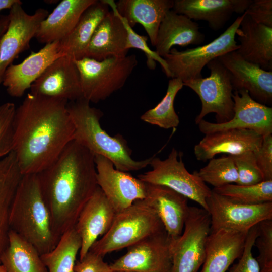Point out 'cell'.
Segmentation results:
<instances>
[{"label": "cell", "instance_id": "42", "mask_svg": "<svg viewBox=\"0 0 272 272\" xmlns=\"http://www.w3.org/2000/svg\"><path fill=\"white\" fill-rule=\"evenodd\" d=\"M245 12L255 22L272 27L271 0H252Z\"/></svg>", "mask_w": 272, "mask_h": 272}, {"label": "cell", "instance_id": "11", "mask_svg": "<svg viewBox=\"0 0 272 272\" xmlns=\"http://www.w3.org/2000/svg\"><path fill=\"white\" fill-rule=\"evenodd\" d=\"M207 203L211 231L222 229L248 231L260 222L272 219V202L243 204L212 190Z\"/></svg>", "mask_w": 272, "mask_h": 272}, {"label": "cell", "instance_id": "24", "mask_svg": "<svg viewBox=\"0 0 272 272\" xmlns=\"http://www.w3.org/2000/svg\"><path fill=\"white\" fill-rule=\"evenodd\" d=\"M252 0H175L172 10L191 20L206 21L214 31L224 27L234 13L246 11Z\"/></svg>", "mask_w": 272, "mask_h": 272}, {"label": "cell", "instance_id": "45", "mask_svg": "<svg viewBox=\"0 0 272 272\" xmlns=\"http://www.w3.org/2000/svg\"><path fill=\"white\" fill-rule=\"evenodd\" d=\"M22 3L19 0H0V12L4 9H11L15 4Z\"/></svg>", "mask_w": 272, "mask_h": 272}, {"label": "cell", "instance_id": "19", "mask_svg": "<svg viewBox=\"0 0 272 272\" xmlns=\"http://www.w3.org/2000/svg\"><path fill=\"white\" fill-rule=\"evenodd\" d=\"M116 214L98 186L82 210L74 227L81 240L79 260L85 256L98 237L109 230Z\"/></svg>", "mask_w": 272, "mask_h": 272}, {"label": "cell", "instance_id": "27", "mask_svg": "<svg viewBox=\"0 0 272 272\" xmlns=\"http://www.w3.org/2000/svg\"><path fill=\"white\" fill-rule=\"evenodd\" d=\"M96 0H63L40 23L35 37L41 43L61 40L72 31L84 12Z\"/></svg>", "mask_w": 272, "mask_h": 272}, {"label": "cell", "instance_id": "37", "mask_svg": "<svg viewBox=\"0 0 272 272\" xmlns=\"http://www.w3.org/2000/svg\"><path fill=\"white\" fill-rule=\"evenodd\" d=\"M255 153L250 152L231 155L234 161L238 173L236 184L251 185L264 181L262 174L256 163Z\"/></svg>", "mask_w": 272, "mask_h": 272}, {"label": "cell", "instance_id": "44", "mask_svg": "<svg viewBox=\"0 0 272 272\" xmlns=\"http://www.w3.org/2000/svg\"><path fill=\"white\" fill-rule=\"evenodd\" d=\"M9 23V15H0V38L6 32Z\"/></svg>", "mask_w": 272, "mask_h": 272}, {"label": "cell", "instance_id": "39", "mask_svg": "<svg viewBox=\"0 0 272 272\" xmlns=\"http://www.w3.org/2000/svg\"><path fill=\"white\" fill-rule=\"evenodd\" d=\"M258 224L252 227L247 234L243 253L238 262L233 264L228 272H259L260 266L252 250L258 234Z\"/></svg>", "mask_w": 272, "mask_h": 272}, {"label": "cell", "instance_id": "2", "mask_svg": "<svg viewBox=\"0 0 272 272\" xmlns=\"http://www.w3.org/2000/svg\"><path fill=\"white\" fill-rule=\"evenodd\" d=\"M95 155L75 140L37 174L52 229L59 238L73 228L82 210L98 187Z\"/></svg>", "mask_w": 272, "mask_h": 272}, {"label": "cell", "instance_id": "12", "mask_svg": "<svg viewBox=\"0 0 272 272\" xmlns=\"http://www.w3.org/2000/svg\"><path fill=\"white\" fill-rule=\"evenodd\" d=\"M22 3L15 4L10 10L8 28L0 38V83L7 67L23 51L35 36L41 22L48 15L47 10L39 8L32 15L27 14Z\"/></svg>", "mask_w": 272, "mask_h": 272}, {"label": "cell", "instance_id": "18", "mask_svg": "<svg viewBox=\"0 0 272 272\" xmlns=\"http://www.w3.org/2000/svg\"><path fill=\"white\" fill-rule=\"evenodd\" d=\"M231 76L233 90L247 91L261 104H272V71H267L242 58L236 51L218 57Z\"/></svg>", "mask_w": 272, "mask_h": 272}, {"label": "cell", "instance_id": "14", "mask_svg": "<svg viewBox=\"0 0 272 272\" xmlns=\"http://www.w3.org/2000/svg\"><path fill=\"white\" fill-rule=\"evenodd\" d=\"M94 160L98 186L116 213L146 198L147 183L128 172L117 170L110 160L102 156L95 155Z\"/></svg>", "mask_w": 272, "mask_h": 272}, {"label": "cell", "instance_id": "25", "mask_svg": "<svg viewBox=\"0 0 272 272\" xmlns=\"http://www.w3.org/2000/svg\"><path fill=\"white\" fill-rule=\"evenodd\" d=\"M236 35L240 42L237 53L262 69L272 71V27L255 22L245 12Z\"/></svg>", "mask_w": 272, "mask_h": 272}, {"label": "cell", "instance_id": "21", "mask_svg": "<svg viewBox=\"0 0 272 272\" xmlns=\"http://www.w3.org/2000/svg\"><path fill=\"white\" fill-rule=\"evenodd\" d=\"M110 7L96 28L85 57L101 61L110 57L127 55V32L113 0H102Z\"/></svg>", "mask_w": 272, "mask_h": 272}, {"label": "cell", "instance_id": "1", "mask_svg": "<svg viewBox=\"0 0 272 272\" xmlns=\"http://www.w3.org/2000/svg\"><path fill=\"white\" fill-rule=\"evenodd\" d=\"M67 103L29 93L16 108L12 151L23 175L46 168L73 140Z\"/></svg>", "mask_w": 272, "mask_h": 272}, {"label": "cell", "instance_id": "6", "mask_svg": "<svg viewBox=\"0 0 272 272\" xmlns=\"http://www.w3.org/2000/svg\"><path fill=\"white\" fill-rule=\"evenodd\" d=\"M74 62L79 72L83 98L94 103L122 88L138 62L134 54L101 61L84 57Z\"/></svg>", "mask_w": 272, "mask_h": 272}, {"label": "cell", "instance_id": "47", "mask_svg": "<svg viewBox=\"0 0 272 272\" xmlns=\"http://www.w3.org/2000/svg\"><path fill=\"white\" fill-rule=\"evenodd\" d=\"M0 272H7L4 267L0 264Z\"/></svg>", "mask_w": 272, "mask_h": 272}, {"label": "cell", "instance_id": "30", "mask_svg": "<svg viewBox=\"0 0 272 272\" xmlns=\"http://www.w3.org/2000/svg\"><path fill=\"white\" fill-rule=\"evenodd\" d=\"M22 176L13 153L0 159V264L1 257L8 243L10 208Z\"/></svg>", "mask_w": 272, "mask_h": 272}, {"label": "cell", "instance_id": "16", "mask_svg": "<svg viewBox=\"0 0 272 272\" xmlns=\"http://www.w3.org/2000/svg\"><path fill=\"white\" fill-rule=\"evenodd\" d=\"M30 93L68 102L83 98L80 77L74 59L62 56L52 62L31 85Z\"/></svg>", "mask_w": 272, "mask_h": 272}, {"label": "cell", "instance_id": "31", "mask_svg": "<svg viewBox=\"0 0 272 272\" xmlns=\"http://www.w3.org/2000/svg\"><path fill=\"white\" fill-rule=\"evenodd\" d=\"M1 264L7 272H48L35 247L11 230Z\"/></svg>", "mask_w": 272, "mask_h": 272}, {"label": "cell", "instance_id": "26", "mask_svg": "<svg viewBox=\"0 0 272 272\" xmlns=\"http://www.w3.org/2000/svg\"><path fill=\"white\" fill-rule=\"evenodd\" d=\"M205 39V35L199 31L197 23L172 9L161 23L154 47L155 51L163 58L174 46L199 45Z\"/></svg>", "mask_w": 272, "mask_h": 272}, {"label": "cell", "instance_id": "46", "mask_svg": "<svg viewBox=\"0 0 272 272\" xmlns=\"http://www.w3.org/2000/svg\"><path fill=\"white\" fill-rule=\"evenodd\" d=\"M259 272H272V263L260 267Z\"/></svg>", "mask_w": 272, "mask_h": 272}, {"label": "cell", "instance_id": "32", "mask_svg": "<svg viewBox=\"0 0 272 272\" xmlns=\"http://www.w3.org/2000/svg\"><path fill=\"white\" fill-rule=\"evenodd\" d=\"M81 240L74 227L65 232L51 251L41 255L48 272H75Z\"/></svg>", "mask_w": 272, "mask_h": 272}, {"label": "cell", "instance_id": "8", "mask_svg": "<svg viewBox=\"0 0 272 272\" xmlns=\"http://www.w3.org/2000/svg\"><path fill=\"white\" fill-rule=\"evenodd\" d=\"M178 153L172 148L168 157L161 160L153 156L150 171L138 175V178L149 184L167 187L198 203L207 211V199L212 190L198 176L196 171L189 173Z\"/></svg>", "mask_w": 272, "mask_h": 272}, {"label": "cell", "instance_id": "33", "mask_svg": "<svg viewBox=\"0 0 272 272\" xmlns=\"http://www.w3.org/2000/svg\"><path fill=\"white\" fill-rule=\"evenodd\" d=\"M183 86V83L180 79H170L164 97L155 107L145 112L141 116V119L164 129L177 127L180 121L174 109V103L178 92Z\"/></svg>", "mask_w": 272, "mask_h": 272}, {"label": "cell", "instance_id": "20", "mask_svg": "<svg viewBox=\"0 0 272 272\" xmlns=\"http://www.w3.org/2000/svg\"><path fill=\"white\" fill-rule=\"evenodd\" d=\"M263 137L255 131L246 129H232L205 134L195 145L194 154L198 161L210 160L219 154L236 155L260 149Z\"/></svg>", "mask_w": 272, "mask_h": 272}, {"label": "cell", "instance_id": "38", "mask_svg": "<svg viewBox=\"0 0 272 272\" xmlns=\"http://www.w3.org/2000/svg\"><path fill=\"white\" fill-rule=\"evenodd\" d=\"M16 109L12 102L0 105V159L13 151Z\"/></svg>", "mask_w": 272, "mask_h": 272}, {"label": "cell", "instance_id": "13", "mask_svg": "<svg viewBox=\"0 0 272 272\" xmlns=\"http://www.w3.org/2000/svg\"><path fill=\"white\" fill-rule=\"evenodd\" d=\"M171 238L166 231L149 236L127 248L110 264L113 271L170 272Z\"/></svg>", "mask_w": 272, "mask_h": 272}, {"label": "cell", "instance_id": "17", "mask_svg": "<svg viewBox=\"0 0 272 272\" xmlns=\"http://www.w3.org/2000/svg\"><path fill=\"white\" fill-rule=\"evenodd\" d=\"M65 55L60 40L47 43L22 62L9 66L2 83L10 96L21 97L52 62Z\"/></svg>", "mask_w": 272, "mask_h": 272}, {"label": "cell", "instance_id": "9", "mask_svg": "<svg viewBox=\"0 0 272 272\" xmlns=\"http://www.w3.org/2000/svg\"><path fill=\"white\" fill-rule=\"evenodd\" d=\"M208 212L189 207L182 233L171 241L170 272H197L206 255V243L210 232Z\"/></svg>", "mask_w": 272, "mask_h": 272}, {"label": "cell", "instance_id": "7", "mask_svg": "<svg viewBox=\"0 0 272 272\" xmlns=\"http://www.w3.org/2000/svg\"><path fill=\"white\" fill-rule=\"evenodd\" d=\"M244 14V13H243ZM243 14L219 37L202 46L179 51L172 48L163 57L171 74V78H178L183 83L202 78L203 68L210 61L239 48L235 40Z\"/></svg>", "mask_w": 272, "mask_h": 272}, {"label": "cell", "instance_id": "29", "mask_svg": "<svg viewBox=\"0 0 272 272\" xmlns=\"http://www.w3.org/2000/svg\"><path fill=\"white\" fill-rule=\"evenodd\" d=\"M109 12V6L102 0L96 1L84 12L72 31L60 40L65 55L74 60L85 57L96 28Z\"/></svg>", "mask_w": 272, "mask_h": 272}, {"label": "cell", "instance_id": "40", "mask_svg": "<svg viewBox=\"0 0 272 272\" xmlns=\"http://www.w3.org/2000/svg\"><path fill=\"white\" fill-rule=\"evenodd\" d=\"M258 226V234L254 245L259 251L256 260L261 267L272 263V219L263 220Z\"/></svg>", "mask_w": 272, "mask_h": 272}, {"label": "cell", "instance_id": "41", "mask_svg": "<svg viewBox=\"0 0 272 272\" xmlns=\"http://www.w3.org/2000/svg\"><path fill=\"white\" fill-rule=\"evenodd\" d=\"M255 157L264 181L272 180V134L263 137L261 147L255 153Z\"/></svg>", "mask_w": 272, "mask_h": 272}, {"label": "cell", "instance_id": "43", "mask_svg": "<svg viewBox=\"0 0 272 272\" xmlns=\"http://www.w3.org/2000/svg\"><path fill=\"white\" fill-rule=\"evenodd\" d=\"M103 257L89 251L82 260L76 262L75 272H112L110 265Z\"/></svg>", "mask_w": 272, "mask_h": 272}, {"label": "cell", "instance_id": "35", "mask_svg": "<svg viewBox=\"0 0 272 272\" xmlns=\"http://www.w3.org/2000/svg\"><path fill=\"white\" fill-rule=\"evenodd\" d=\"M197 175L205 183L219 188L223 186L235 184L238 181V173L232 157L231 155L219 158H212L208 164L196 171Z\"/></svg>", "mask_w": 272, "mask_h": 272}, {"label": "cell", "instance_id": "22", "mask_svg": "<svg viewBox=\"0 0 272 272\" xmlns=\"http://www.w3.org/2000/svg\"><path fill=\"white\" fill-rule=\"evenodd\" d=\"M145 199L155 211L169 237L182 233L189 206L188 198L164 186L147 183Z\"/></svg>", "mask_w": 272, "mask_h": 272}, {"label": "cell", "instance_id": "34", "mask_svg": "<svg viewBox=\"0 0 272 272\" xmlns=\"http://www.w3.org/2000/svg\"><path fill=\"white\" fill-rule=\"evenodd\" d=\"M212 190L233 201L243 204L257 205L272 202V180L251 185L229 184L214 188Z\"/></svg>", "mask_w": 272, "mask_h": 272}, {"label": "cell", "instance_id": "48", "mask_svg": "<svg viewBox=\"0 0 272 272\" xmlns=\"http://www.w3.org/2000/svg\"><path fill=\"white\" fill-rule=\"evenodd\" d=\"M112 272H131V271H112Z\"/></svg>", "mask_w": 272, "mask_h": 272}, {"label": "cell", "instance_id": "3", "mask_svg": "<svg viewBox=\"0 0 272 272\" xmlns=\"http://www.w3.org/2000/svg\"><path fill=\"white\" fill-rule=\"evenodd\" d=\"M9 223L10 229L32 244L40 255L57 244L60 238L53 232L37 174L23 175L11 204Z\"/></svg>", "mask_w": 272, "mask_h": 272}, {"label": "cell", "instance_id": "5", "mask_svg": "<svg viewBox=\"0 0 272 272\" xmlns=\"http://www.w3.org/2000/svg\"><path fill=\"white\" fill-rule=\"evenodd\" d=\"M166 231L155 211L145 199L117 213L109 230L89 251L102 257L128 248L152 235Z\"/></svg>", "mask_w": 272, "mask_h": 272}, {"label": "cell", "instance_id": "23", "mask_svg": "<svg viewBox=\"0 0 272 272\" xmlns=\"http://www.w3.org/2000/svg\"><path fill=\"white\" fill-rule=\"evenodd\" d=\"M249 231L210 230L201 272H226L241 257Z\"/></svg>", "mask_w": 272, "mask_h": 272}, {"label": "cell", "instance_id": "10", "mask_svg": "<svg viewBox=\"0 0 272 272\" xmlns=\"http://www.w3.org/2000/svg\"><path fill=\"white\" fill-rule=\"evenodd\" d=\"M207 66L210 71L209 77L183 83V86L197 94L201 101V108L195 118V123L198 124L211 113L216 114L217 123L227 122L234 116L233 88L230 74L218 58L210 61Z\"/></svg>", "mask_w": 272, "mask_h": 272}, {"label": "cell", "instance_id": "4", "mask_svg": "<svg viewBox=\"0 0 272 272\" xmlns=\"http://www.w3.org/2000/svg\"><path fill=\"white\" fill-rule=\"evenodd\" d=\"M67 109L75 128L73 140L95 155L107 158L115 169L126 172L150 165L153 156L141 161L134 160L131 150L121 135L112 137L102 128L100 120L103 112L91 107L88 101L82 98L68 102Z\"/></svg>", "mask_w": 272, "mask_h": 272}, {"label": "cell", "instance_id": "15", "mask_svg": "<svg viewBox=\"0 0 272 272\" xmlns=\"http://www.w3.org/2000/svg\"><path fill=\"white\" fill-rule=\"evenodd\" d=\"M234 116L222 123L201 120L198 123L200 131L205 134L232 129L253 130L262 137L272 134V108L253 100L247 91H234Z\"/></svg>", "mask_w": 272, "mask_h": 272}, {"label": "cell", "instance_id": "28", "mask_svg": "<svg viewBox=\"0 0 272 272\" xmlns=\"http://www.w3.org/2000/svg\"><path fill=\"white\" fill-rule=\"evenodd\" d=\"M115 5L131 28L136 24L142 25L155 46L159 26L167 13L173 9L174 0H120Z\"/></svg>", "mask_w": 272, "mask_h": 272}, {"label": "cell", "instance_id": "36", "mask_svg": "<svg viewBox=\"0 0 272 272\" xmlns=\"http://www.w3.org/2000/svg\"><path fill=\"white\" fill-rule=\"evenodd\" d=\"M119 16L127 32V49L129 50L130 48H135L142 51L147 57V65L148 68L154 70L156 66V62H158L167 77L171 78V74L165 60L155 51L151 49L147 44V37L136 33L120 14Z\"/></svg>", "mask_w": 272, "mask_h": 272}]
</instances>
